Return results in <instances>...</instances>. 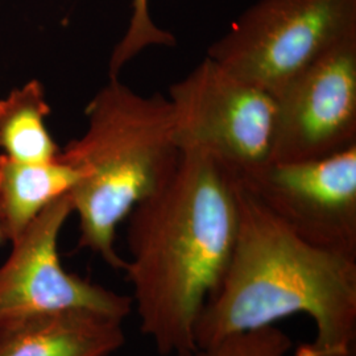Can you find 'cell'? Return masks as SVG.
Masks as SVG:
<instances>
[{"label": "cell", "mask_w": 356, "mask_h": 356, "mask_svg": "<svg viewBox=\"0 0 356 356\" xmlns=\"http://www.w3.org/2000/svg\"><path fill=\"white\" fill-rule=\"evenodd\" d=\"M72 214L70 194H65L11 242L13 251L0 267V329L66 312H90L120 321L131 314V297L63 267L58 238Z\"/></svg>", "instance_id": "6"}, {"label": "cell", "mask_w": 356, "mask_h": 356, "mask_svg": "<svg viewBox=\"0 0 356 356\" xmlns=\"http://www.w3.org/2000/svg\"><path fill=\"white\" fill-rule=\"evenodd\" d=\"M238 198L236 242L197 319V347L305 314L316 335L294 356H356V256L305 242L241 182Z\"/></svg>", "instance_id": "2"}, {"label": "cell", "mask_w": 356, "mask_h": 356, "mask_svg": "<svg viewBox=\"0 0 356 356\" xmlns=\"http://www.w3.org/2000/svg\"><path fill=\"white\" fill-rule=\"evenodd\" d=\"M8 241V236H7V231H6V226H4V222H3V218L0 216V244H3L4 242Z\"/></svg>", "instance_id": "13"}, {"label": "cell", "mask_w": 356, "mask_h": 356, "mask_svg": "<svg viewBox=\"0 0 356 356\" xmlns=\"http://www.w3.org/2000/svg\"><path fill=\"white\" fill-rule=\"evenodd\" d=\"M273 98L269 163L317 160L356 145V36L306 66Z\"/></svg>", "instance_id": "7"}, {"label": "cell", "mask_w": 356, "mask_h": 356, "mask_svg": "<svg viewBox=\"0 0 356 356\" xmlns=\"http://www.w3.org/2000/svg\"><path fill=\"white\" fill-rule=\"evenodd\" d=\"M122 323L90 312L26 319L0 329V356H110L126 342Z\"/></svg>", "instance_id": "9"}, {"label": "cell", "mask_w": 356, "mask_h": 356, "mask_svg": "<svg viewBox=\"0 0 356 356\" xmlns=\"http://www.w3.org/2000/svg\"><path fill=\"white\" fill-rule=\"evenodd\" d=\"M292 348L293 341L285 331L277 326H268L172 356H286Z\"/></svg>", "instance_id": "12"}, {"label": "cell", "mask_w": 356, "mask_h": 356, "mask_svg": "<svg viewBox=\"0 0 356 356\" xmlns=\"http://www.w3.org/2000/svg\"><path fill=\"white\" fill-rule=\"evenodd\" d=\"M356 36V0H257L207 56L276 97L322 54Z\"/></svg>", "instance_id": "4"}, {"label": "cell", "mask_w": 356, "mask_h": 356, "mask_svg": "<svg viewBox=\"0 0 356 356\" xmlns=\"http://www.w3.org/2000/svg\"><path fill=\"white\" fill-rule=\"evenodd\" d=\"M85 114V134L60 151L82 173L69 193L79 220L78 247L124 270L127 260L115 250L116 229L173 175L182 153L175 138L172 107L159 92L140 95L119 78H110Z\"/></svg>", "instance_id": "3"}, {"label": "cell", "mask_w": 356, "mask_h": 356, "mask_svg": "<svg viewBox=\"0 0 356 356\" xmlns=\"http://www.w3.org/2000/svg\"><path fill=\"white\" fill-rule=\"evenodd\" d=\"M181 151L214 157L243 181L270 161L275 98L206 56L169 89Z\"/></svg>", "instance_id": "5"}, {"label": "cell", "mask_w": 356, "mask_h": 356, "mask_svg": "<svg viewBox=\"0 0 356 356\" xmlns=\"http://www.w3.org/2000/svg\"><path fill=\"white\" fill-rule=\"evenodd\" d=\"M82 173L60 156L40 163L0 154V216L13 242L51 202L69 194Z\"/></svg>", "instance_id": "10"}, {"label": "cell", "mask_w": 356, "mask_h": 356, "mask_svg": "<svg viewBox=\"0 0 356 356\" xmlns=\"http://www.w3.org/2000/svg\"><path fill=\"white\" fill-rule=\"evenodd\" d=\"M239 182L305 242L356 256V145L317 160L269 163Z\"/></svg>", "instance_id": "8"}, {"label": "cell", "mask_w": 356, "mask_h": 356, "mask_svg": "<svg viewBox=\"0 0 356 356\" xmlns=\"http://www.w3.org/2000/svg\"><path fill=\"white\" fill-rule=\"evenodd\" d=\"M51 107L38 79L11 90L0 99V149L19 161L40 163L58 156L61 148L47 127Z\"/></svg>", "instance_id": "11"}, {"label": "cell", "mask_w": 356, "mask_h": 356, "mask_svg": "<svg viewBox=\"0 0 356 356\" xmlns=\"http://www.w3.org/2000/svg\"><path fill=\"white\" fill-rule=\"evenodd\" d=\"M129 213L124 272L140 330L161 356L197 348L194 329L229 266L239 231V182L198 149Z\"/></svg>", "instance_id": "1"}]
</instances>
